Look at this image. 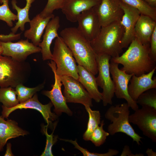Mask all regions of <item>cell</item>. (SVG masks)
Here are the masks:
<instances>
[{
	"instance_id": "8d00e7d4",
	"label": "cell",
	"mask_w": 156,
	"mask_h": 156,
	"mask_svg": "<svg viewBox=\"0 0 156 156\" xmlns=\"http://www.w3.org/2000/svg\"><path fill=\"white\" fill-rule=\"evenodd\" d=\"M121 156H143L144 155L142 153H137L135 154L132 153L129 147L127 145L124 146L123 151L120 155Z\"/></svg>"
},
{
	"instance_id": "d6986e66",
	"label": "cell",
	"mask_w": 156,
	"mask_h": 156,
	"mask_svg": "<svg viewBox=\"0 0 156 156\" xmlns=\"http://www.w3.org/2000/svg\"><path fill=\"white\" fill-rule=\"evenodd\" d=\"M60 27V18L57 16L50 20L45 28L43 40L38 45L41 49L40 52L43 60H51V46L53 40L59 36L57 32Z\"/></svg>"
},
{
	"instance_id": "7402d4cb",
	"label": "cell",
	"mask_w": 156,
	"mask_h": 156,
	"mask_svg": "<svg viewBox=\"0 0 156 156\" xmlns=\"http://www.w3.org/2000/svg\"><path fill=\"white\" fill-rule=\"evenodd\" d=\"M155 26L156 21L141 14L135 27V37L142 44L150 45L151 37Z\"/></svg>"
},
{
	"instance_id": "d4e9b609",
	"label": "cell",
	"mask_w": 156,
	"mask_h": 156,
	"mask_svg": "<svg viewBox=\"0 0 156 156\" xmlns=\"http://www.w3.org/2000/svg\"><path fill=\"white\" fill-rule=\"evenodd\" d=\"M88 112L89 119L87 128L83 135V139L86 141H89L90 136L94 129L101 123V114L98 110H93L90 107H85Z\"/></svg>"
},
{
	"instance_id": "d6a6232c",
	"label": "cell",
	"mask_w": 156,
	"mask_h": 156,
	"mask_svg": "<svg viewBox=\"0 0 156 156\" xmlns=\"http://www.w3.org/2000/svg\"><path fill=\"white\" fill-rule=\"evenodd\" d=\"M64 0H48L47 4L43 10L39 13L43 17H46L53 14L55 10L61 9Z\"/></svg>"
},
{
	"instance_id": "4dcf8cb0",
	"label": "cell",
	"mask_w": 156,
	"mask_h": 156,
	"mask_svg": "<svg viewBox=\"0 0 156 156\" xmlns=\"http://www.w3.org/2000/svg\"><path fill=\"white\" fill-rule=\"evenodd\" d=\"M100 124V125L98 126L93 132L89 139L96 146H99L103 144L107 137L109 135V133L103 129L105 125L103 120L101 121Z\"/></svg>"
},
{
	"instance_id": "44dd1931",
	"label": "cell",
	"mask_w": 156,
	"mask_h": 156,
	"mask_svg": "<svg viewBox=\"0 0 156 156\" xmlns=\"http://www.w3.org/2000/svg\"><path fill=\"white\" fill-rule=\"evenodd\" d=\"M55 15L43 17L40 14H37L29 22V29L25 31L24 36L27 39L31 40L35 45L38 46L41 41V38L44 30L50 20Z\"/></svg>"
},
{
	"instance_id": "60d3db41",
	"label": "cell",
	"mask_w": 156,
	"mask_h": 156,
	"mask_svg": "<svg viewBox=\"0 0 156 156\" xmlns=\"http://www.w3.org/2000/svg\"><path fill=\"white\" fill-rule=\"evenodd\" d=\"M2 49L1 46L0 44V56L2 55Z\"/></svg>"
},
{
	"instance_id": "f1b7e54d",
	"label": "cell",
	"mask_w": 156,
	"mask_h": 156,
	"mask_svg": "<svg viewBox=\"0 0 156 156\" xmlns=\"http://www.w3.org/2000/svg\"><path fill=\"white\" fill-rule=\"evenodd\" d=\"M9 0H0V20L5 22L9 27L13 26V21H17V15L14 14L10 9L9 5Z\"/></svg>"
},
{
	"instance_id": "ba28073f",
	"label": "cell",
	"mask_w": 156,
	"mask_h": 156,
	"mask_svg": "<svg viewBox=\"0 0 156 156\" xmlns=\"http://www.w3.org/2000/svg\"><path fill=\"white\" fill-rule=\"evenodd\" d=\"M129 121L137 125L144 135L156 142V109L142 106L130 115Z\"/></svg>"
},
{
	"instance_id": "603a6c76",
	"label": "cell",
	"mask_w": 156,
	"mask_h": 156,
	"mask_svg": "<svg viewBox=\"0 0 156 156\" xmlns=\"http://www.w3.org/2000/svg\"><path fill=\"white\" fill-rule=\"evenodd\" d=\"M79 75L78 80L82 85L96 102L99 103L102 100V93L98 88L94 75L83 66H77Z\"/></svg>"
},
{
	"instance_id": "8fae6325",
	"label": "cell",
	"mask_w": 156,
	"mask_h": 156,
	"mask_svg": "<svg viewBox=\"0 0 156 156\" xmlns=\"http://www.w3.org/2000/svg\"><path fill=\"white\" fill-rule=\"evenodd\" d=\"M48 64L51 68L54 76L55 82L52 85V89L50 90H44L42 92L44 95L48 97L54 106L53 111L57 116L63 112L69 116H71L73 112L68 107L65 99L62 93L61 87L63 85L60 76L56 72V65L55 63L51 60Z\"/></svg>"
},
{
	"instance_id": "ffe728a7",
	"label": "cell",
	"mask_w": 156,
	"mask_h": 156,
	"mask_svg": "<svg viewBox=\"0 0 156 156\" xmlns=\"http://www.w3.org/2000/svg\"><path fill=\"white\" fill-rule=\"evenodd\" d=\"M28 133V131L19 127L16 121L9 119L5 120L0 116V152L3 150L9 140Z\"/></svg>"
},
{
	"instance_id": "9c48e42d",
	"label": "cell",
	"mask_w": 156,
	"mask_h": 156,
	"mask_svg": "<svg viewBox=\"0 0 156 156\" xmlns=\"http://www.w3.org/2000/svg\"><path fill=\"white\" fill-rule=\"evenodd\" d=\"M109 70L114 86V94L117 98L126 100L129 107L134 111L139 108L136 101L130 96L128 83L133 74H128L118 68L119 64L110 61Z\"/></svg>"
},
{
	"instance_id": "4fadbf2b",
	"label": "cell",
	"mask_w": 156,
	"mask_h": 156,
	"mask_svg": "<svg viewBox=\"0 0 156 156\" xmlns=\"http://www.w3.org/2000/svg\"><path fill=\"white\" fill-rule=\"evenodd\" d=\"M53 105L51 102L45 105L41 103L38 100L37 95L36 93L30 99L24 102L19 103L13 107L8 108L2 105V111L1 116L4 118H8L9 115L16 109H33L40 112L47 123L48 126L52 127L53 125L52 122L56 120L58 118L56 114L51 112V109Z\"/></svg>"
},
{
	"instance_id": "ac0fdd59",
	"label": "cell",
	"mask_w": 156,
	"mask_h": 156,
	"mask_svg": "<svg viewBox=\"0 0 156 156\" xmlns=\"http://www.w3.org/2000/svg\"><path fill=\"white\" fill-rule=\"evenodd\" d=\"M101 0H64L61 9L68 20L77 22L82 12L98 5Z\"/></svg>"
},
{
	"instance_id": "ab89813d",
	"label": "cell",
	"mask_w": 156,
	"mask_h": 156,
	"mask_svg": "<svg viewBox=\"0 0 156 156\" xmlns=\"http://www.w3.org/2000/svg\"><path fill=\"white\" fill-rule=\"evenodd\" d=\"M146 153L148 156H156V152L154 151L152 148H148L146 150Z\"/></svg>"
},
{
	"instance_id": "5b68a950",
	"label": "cell",
	"mask_w": 156,
	"mask_h": 156,
	"mask_svg": "<svg viewBox=\"0 0 156 156\" xmlns=\"http://www.w3.org/2000/svg\"><path fill=\"white\" fill-rule=\"evenodd\" d=\"M129 108L127 103H124L111 106L108 109L105 115L111 122L108 126V132L111 135L119 132L124 133L140 145L143 138L136 133L130 124Z\"/></svg>"
},
{
	"instance_id": "9a60e30c",
	"label": "cell",
	"mask_w": 156,
	"mask_h": 156,
	"mask_svg": "<svg viewBox=\"0 0 156 156\" xmlns=\"http://www.w3.org/2000/svg\"><path fill=\"white\" fill-rule=\"evenodd\" d=\"M79 31L89 41H92L98 36L101 28L98 16L94 7L80 14L77 22Z\"/></svg>"
},
{
	"instance_id": "83f0119b",
	"label": "cell",
	"mask_w": 156,
	"mask_h": 156,
	"mask_svg": "<svg viewBox=\"0 0 156 156\" xmlns=\"http://www.w3.org/2000/svg\"><path fill=\"white\" fill-rule=\"evenodd\" d=\"M138 9L141 14L148 16L156 21V8L151 7L143 0H120Z\"/></svg>"
},
{
	"instance_id": "30bf717a",
	"label": "cell",
	"mask_w": 156,
	"mask_h": 156,
	"mask_svg": "<svg viewBox=\"0 0 156 156\" xmlns=\"http://www.w3.org/2000/svg\"><path fill=\"white\" fill-rule=\"evenodd\" d=\"M60 77L64 87L63 95L67 103H80L85 107L93 106L92 97L78 80L70 76Z\"/></svg>"
},
{
	"instance_id": "7a4b0ae2",
	"label": "cell",
	"mask_w": 156,
	"mask_h": 156,
	"mask_svg": "<svg viewBox=\"0 0 156 156\" xmlns=\"http://www.w3.org/2000/svg\"><path fill=\"white\" fill-rule=\"evenodd\" d=\"M60 37L69 48L78 65L83 66L94 75L98 73L96 54L88 40L77 27L62 29Z\"/></svg>"
},
{
	"instance_id": "f35d334b",
	"label": "cell",
	"mask_w": 156,
	"mask_h": 156,
	"mask_svg": "<svg viewBox=\"0 0 156 156\" xmlns=\"http://www.w3.org/2000/svg\"><path fill=\"white\" fill-rule=\"evenodd\" d=\"M151 7L156 8V0H143Z\"/></svg>"
},
{
	"instance_id": "74e56055",
	"label": "cell",
	"mask_w": 156,
	"mask_h": 156,
	"mask_svg": "<svg viewBox=\"0 0 156 156\" xmlns=\"http://www.w3.org/2000/svg\"><path fill=\"white\" fill-rule=\"evenodd\" d=\"M4 156H14L12 153L11 150V144L10 143L7 144L6 149Z\"/></svg>"
},
{
	"instance_id": "7c38bea8",
	"label": "cell",
	"mask_w": 156,
	"mask_h": 156,
	"mask_svg": "<svg viewBox=\"0 0 156 156\" xmlns=\"http://www.w3.org/2000/svg\"><path fill=\"white\" fill-rule=\"evenodd\" d=\"M0 44L2 49V55L20 62L25 61L30 55L41 51L40 47L29 42L27 39L15 42L0 41Z\"/></svg>"
},
{
	"instance_id": "6da1fadb",
	"label": "cell",
	"mask_w": 156,
	"mask_h": 156,
	"mask_svg": "<svg viewBox=\"0 0 156 156\" xmlns=\"http://www.w3.org/2000/svg\"><path fill=\"white\" fill-rule=\"evenodd\" d=\"M122 55L112 57L110 61L123 65L120 69L139 76L156 68V62L150 55V45L142 44L135 38Z\"/></svg>"
},
{
	"instance_id": "cb8c5ba5",
	"label": "cell",
	"mask_w": 156,
	"mask_h": 156,
	"mask_svg": "<svg viewBox=\"0 0 156 156\" xmlns=\"http://www.w3.org/2000/svg\"><path fill=\"white\" fill-rule=\"evenodd\" d=\"M26 5L23 8H21L17 5L16 0H12L11 4L12 9L17 12V22L15 25L11 28L12 32L16 34L18 29L23 31L25 29V24L26 23H29L30 20L29 18V12L31 4L35 0H25Z\"/></svg>"
},
{
	"instance_id": "b9f144b4",
	"label": "cell",
	"mask_w": 156,
	"mask_h": 156,
	"mask_svg": "<svg viewBox=\"0 0 156 156\" xmlns=\"http://www.w3.org/2000/svg\"></svg>"
},
{
	"instance_id": "4316f807",
	"label": "cell",
	"mask_w": 156,
	"mask_h": 156,
	"mask_svg": "<svg viewBox=\"0 0 156 156\" xmlns=\"http://www.w3.org/2000/svg\"><path fill=\"white\" fill-rule=\"evenodd\" d=\"M15 89L11 87L0 88V103L8 108L13 107L19 103Z\"/></svg>"
},
{
	"instance_id": "f546056e",
	"label": "cell",
	"mask_w": 156,
	"mask_h": 156,
	"mask_svg": "<svg viewBox=\"0 0 156 156\" xmlns=\"http://www.w3.org/2000/svg\"><path fill=\"white\" fill-rule=\"evenodd\" d=\"M136 102L142 107H148L156 109V89L145 91L139 96Z\"/></svg>"
},
{
	"instance_id": "1f68e13d",
	"label": "cell",
	"mask_w": 156,
	"mask_h": 156,
	"mask_svg": "<svg viewBox=\"0 0 156 156\" xmlns=\"http://www.w3.org/2000/svg\"><path fill=\"white\" fill-rule=\"evenodd\" d=\"M57 123H55L53 132L51 134H49L47 132L48 126L47 125H42V128L43 133L46 137V142L45 147L44 151L41 155V156H53L52 151V148L53 145L57 141L58 136L54 135L53 133L56 127Z\"/></svg>"
},
{
	"instance_id": "e0dca14e",
	"label": "cell",
	"mask_w": 156,
	"mask_h": 156,
	"mask_svg": "<svg viewBox=\"0 0 156 156\" xmlns=\"http://www.w3.org/2000/svg\"><path fill=\"white\" fill-rule=\"evenodd\" d=\"M156 68L150 72L139 76L133 75L128 86L129 94L136 101L139 96L145 91L151 89H156V77L153 78Z\"/></svg>"
},
{
	"instance_id": "5bb4252c",
	"label": "cell",
	"mask_w": 156,
	"mask_h": 156,
	"mask_svg": "<svg viewBox=\"0 0 156 156\" xmlns=\"http://www.w3.org/2000/svg\"><path fill=\"white\" fill-rule=\"evenodd\" d=\"M94 8L101 27L120 22L124 14L120 0H101Z\"/></svg>"
},
{
	"instance_id": "52a82bcc",
	"label": "cell",
	"mask_w": 156,
	"mask_h": 156,
	"mask_svg": "<svg viewBox=\"0 0 156 156\" xmlns=\"http://www.w3.org/2000/svg\"><path fill=\"white\" fill-rule=\"evenodd\" d=\"M111 58L107 54H96L99 73L96 81L98 86L103 89L102 101L105 106L112 104V99L114 94V86L109 70V61Z\"/></svg>"
},
{
	"instance_id": "2e32d148",
	"label": "cell",
	"mask_w": 156,
	"mask_h": 156,
	"mask_svg": "<svg viewBox=\"0 0 156 156\" xmlns=\"http://www.w3.org/2000/svg\"><path fill=\"white\" fill-rule=\"evenodd\" d=\"M120 4L124 14L120 23L124 29L121 42L122 49L127 48L135 38V27L141 14L137 9L129 6L120 0Z\"/></svg>"
},
{
	"instance_id": "d590c367",
	"label": "cell",
	"mask_w": 156,
	"mask_h": 156,
	"mask_svg": "<svg viewBox=\"0 0 156 156\" xmlns=\"http://www.w3.org/2000/svg\"><path fill=\"white\" fill-rule=\"evenodd\" d=\"M21 33L14 34L10 33L8 35L0 34V41L7 42L18 40L20 39Z\"/></svg>"
},
{
	"instance_id": "277c9868",
	"label": "cell",
	"mask_w": 156,
	"mask_h": 156,
	"mask_svg": "<svg viewBox=\"0 0 156 156\" xmlns=\"http://www.w3.org/2000/svg\"><path fill=\"white\" fill-rule=\"evenodd\" d=\"M31 68L29 63L20 62L12 57L0 56V87L15 88L28 79Z\"/></svg>"
},
{
	"instance_id": "484cf974",
	"label": "cell",
	"mask_w": 156,
	"mask_h": 156,
	"mask_svg": "<svg viewBox=\"0 0 156 156\" xmlns=\"http://www.w3.org/2000/svg\"><path fill=\"white\" fill-rule=\"evenodd\" d=\"M45 82L33 88L26 87L23 84L17 85L15 88L17 98L19 103L24 102L31 98L37 92L40 91L44 88Z\"/></svg>"
},
{
	"instance_id": "3957f363",
	"label": "cell",
	"mask_w": 156,
	"mask_h": 156,
	"mask_svg": "<svg viewBox=\"0 0 156 156\" xmlns=\"http://www.w3.org/2000/svg\"><path fill=\"white\" fill-rule=\"evenodd\" d=\"M124 29L120 22L102 27L96 37L90 42L96 55L105 54L112 57H118L122 51L121 42Z\"/></svg>"
},
{
	"instance_id": "e575fe53",
	"label": "cell",
	"mask_w": 156,
	"mask_h": 156,
	"mask_svg": "<svg viewBox=\"0 0 156 156\" xmlns=\"http://www.w3.org/2000/svg\"><path fill=\"white\" fill-rule=\"evenodd\" d=\"M149 53L151 59L156 62V26L155 27L151 37Z\"/></svg>"
},
{
	"instance_id": "836d02e7",
	"label": "cell",
	"mask_w": 156,
	"mask_h": 156,
	"mask_svg": "<svg viewBox=\"0 0 156 156\" xmlns=\"http://www.w3.org/2000/svg\"><path fill=\"white\" fill-rule=\"evenodd\" d=\"M61 140L70 143L74 146L75 148L79 150L83 155L84 156H106L107 155L106 153H92L88 151L86 149L80 146L77 143L76 140L74 141L72 140H68L64 139H60Z\"/></svg>"
},
{
	"instance_id": "8992f818",
	"label": "cell",
	"mask_w": 156,
	"mask_h": 156,
	"mask_svg": "<svg viewBox=\"0 0 156 156\" xmlns=\"http://www.w3.org/2000/svg\"><path fill=\"white\" fill-rule=\"evenodd\" d=\"M56 65V72L59 76H70L78 80L79 75L76 60L70 49L62 38H56L51 60Z\"/></svg>"
}]
</instances>
